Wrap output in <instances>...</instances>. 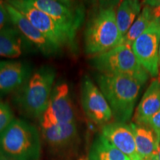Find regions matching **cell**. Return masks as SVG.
Instances as JSON below:
<instances>
[{
	"label": "cell",
	"mask_w": 160,
	"mask_h": 160,
	"mask_svg": "<svg viewBox=\"0 0 160 160\" xmlns=\"http://www.w3.org/2000/svg\"><path fill=\"white\" fill-rule=\"evenodd\" d=\"M145 80L128 76H111L99 73L97 86L111 108L113 121L127 123L134 109Z\"/></svg>",
	"instance_id": "cell-2"
},
{
	"label": "cell",
	"mask_w": 160,
	"mask_h": 160,
	"mask_svg": "<svg viewBox=\"0 0 160 160\" xmlns=\"http://www.w3.org/2000/svg\"><path fill=\"white\" fill-rule=\"evenodd\" d=\"M42 137L51 149L63 151L75 145L79 139L77 123L56 124L41 127Z\"/></svg>",
	"instance_id": "cell-14"
},
{
	"label": "cell",
	"mask_w": 160,
	"mask_h": 160,
	"mask_svg": "<svg viewBox=\"0 0 160 160\" xmlns=\"http://www.w3.org/2000/svg\"><path fill=\"white\" fill-rule=\"evenodd\" d=\"M81 103L86 117L97 125L103 126L113 119L105 97L88 76H85L82 80Z\"/></svg>",
	"instance_id": "cell-10"
},
{
	"label": "cell",
	"mask_w": 160,
	"mask_h": 160,
	"mask_svg": "<svg viewBox=\"0 0 160 160\" xmlns=\"http://www.w3.org/2000/svg\"><path fill=\"white\" fill-rule=\"evenodd\" d=\"M56 72L51 66L42 65L15 92L14 103L26 117L38 119L42 116L48 105L55 85Z\"/></svg>",
	"instance_id": "cell-3"
},
{
	"label": "cell",
	"mask_w": 160,
	"mask_h": 160,
	"mask_svg": "<svg viewBox=\"0 0 160 160\" xmlns=\"http://www.w3.org/2000/svg\"><path fill=\"white\" fill-rule=\"evenodd\" d=\"M159 41L160 22L153 20L131 45L132 51L140 65L153 78L157 77L160 71L158 56Z\"/></svg>",
	"instance_id": "cell-9"
},
{
	"label": "cell",
	"mask_w": 160,
	"mask_h": 160,
	"mask_svg": "<svg viewBox=\"0 0 160 160\" xmlns=\"http://www.w3.org/2000/svg\"><path fill=\"white\" fill-rule=\"evenodd\" d=\"M118 2H101L90 13L84 31L86 54L94 57L122 45L116 11Z\"/></svg>",
	"instance_id": "cell-1"
},
{
	"label": "cell",
	"mask_w": 160,
	"mask_h": 160,
	"mask_svg": "<svg viewBox=\"0 0 160 160\" xmlns=\"http://www.w3.org/2000/svg\"><path fill=\"white\" fill-rule=\"evenodd\" d=\"M88 160H131L122 153L102 135L94 139L90 148Z\"/></svg>",
	"instance_id": "cell-19"
},
{
	"label": "cell",
	"mask_w": 160,
	"mask_h": 160,
	"mask_svg": "<svg viewBox=\"0 0 160 160\" xmlns=\"http://www.w3.org/2000/svg\"><path fill=\"white\" fill-rule=\"evenodd\" d=\"M12 25L33 47L45 56L57 54L60 50L32 25L31 22L19 11L6 2Z\"/></svg>",
	"instance_id": "cell-11"
},
{
	"label": "cell",
	"mask_w": 160,
	"mask_h": 160,
	"mask_svg": "<svg viewBox=\"0 0 160 160\" xmlns=\"http://www.w3.org/2000/svg\"><path fill=\"white\" fill-rule=\"evenodd\" d=\"M79 160H85V159H79Z\"/></svg>",
	"instance_id": "cell-29"
},
{
	"label": "cell",
	"mask_w": 160,
	"mask_h": 160,
	"mask_svg": "<svg viewBox=\"0 0 160 160\" xmlns=\"http://www.w3.org/2000/svg\"><path fill=\"white\" fill-rule=\"evenodd\" d=\"M157 155H158V158H159V160H160V141H159V145H158V149H157Z\"/></svg>",
	"instance_id": "cell-27"
},
{
	"label": "cell",
	"mask_w": 160,
	"mask_h": 160,
	"mask_svg": "<svg viewBox=\"0 0 160 160\" xmlns=\"http://www.w3.org/2000/svg\"><path fill=\"white\" fill-rule=\"evenodd\" d=\"M147 125H149L156 132L160 140V110L150 119Z\"/></svg>",
	"instance_id": "cell-24"
},
{
	"label": "cell",
	"mask_w": 160,
	"mask_h": 160,
	"mask_svg": "<svg viewBox=\"0 0 160 160\" xmlns=\"http://www.w3.org/2000/svg\"><path fill=\"white\" fill-rule=\"evenodd\" d=\"M41 135L35 126L15 118L0 133V154L13 160H39Z\"/></svg>",
	"instance_id": "cell-4"
},
{
	"label": "cell",
	"mask_w": 160,
	"mask_h": 160,
	"mask_svg": "<svg viewBox=\"0 0 160 160\" xmlns=\"http://www.w3.org/2000/svg\"><path fill=\"white\" fill-rule=\"evenodd\" d=\"M135 138L137 153L142 160H148L157 153L159 141L157 134L148 125L131 123Z\"/></svg>",
	"instance_id": "cell-17"
},
{
	"label": "cell",
	"mask_w": 160,
	"mask_h": 160,
	"mask_svg": "<svg viewBox=\"0 0 160 160\" xmlns=\"http://www.w3.org/2000/svg\"><path fill=\"white\" fill-rule=\"evenodd\" d=\"M7 2L25 16L36 28L59 50L76 47L54 20L45 12L31 5L28 0H11Z\"/></svg>",
	"instance_id": "cell-7"
},
{
	"label": "cell",
	"mask_w": 160,
	"mask_h": 160,
	"mask_svg": "<svg viewBox=\"0 0 160 160\" xmlns=\"http://www.w3.org/2000/svg\"><path fill=\"white\" fill-rule=\"evenodd\" d=\"M101 134L131 160H142L137 153L131 123L111 122L102 126Z\"/></svg>",
	"instance_id": "cell-12"
},
{
	"label": "cell",
	"mask_w": 160,
	"mask_h": 160,
	"mask_svg": "<svg viewBox=\"0 0 160 160\" xmlns=\"http://www.w3.org/2000/svg\"><path fill=\"white\" fill-rule=\"evenodd\" d=\"M14 119L13 112L8 104L0 101V133Z\"/></svg>",
	"instance_id": "cell-21"
},
{
	"label": "cell",
	"mask_w": 160,
	"mask_h": 160,
	"mask_svg": "<svg viewBox=\"0 0 160 160\" xmlns=\"http://www.w3.org/2000/svg\"><path fill=\"white\" fill-rule=\"evenodd\" d=\"M160 110V79H153L144 93L133 114L134 123L147 125Z\"/></svg>",
	"instance_id": "cell-15"
},
{
	"label": "cell",
	"mask_w": 160,
	"mask_h": 160,
	"mask_svg": "<svg viewBox=\"0 0 160 160\" xmlns=\"http://www.w3.org/2000/svg\"><path fill=\"white\" fill-rule=\"evenodd\" d=\"M31 45L13 25L0 31V57L18 58L28 51Z\"/></svg>",
	"instance_id": "cell-16"
},
{
	"label": "cell",
	"mask_w": 160,
	"mask_h": 160,
	"mask_svg": "<svg viewBox=\"0 0 160 160\" xmlns=\"http://www.w3.org/2000/svg\"><path fill=\"white\" fill-rule=\"evenodd\" d=\"M158 56H159V70H160V41H159V53H158Z\"/></svg>",
	"instance_id": "cell-28"
},
{
	"label": "cell",
	"mask_w": 160,
	"mask_h": 160,
	"mask_svg": "<svg viewBox=\"0 0 160 160\" xmlns=\"http://www.w3.org/2000/svg\"><path fill=\"white\" fill-rule=\"evenodd\" d=\"M153 21L151 8L148 5H145L142 9L141 13L135 20L128 31L122 39V45L131 46L138 37H140L149 27Z\"/></svg>",
	"instance_id": "cell-20"
},
{
	"label": "cell",
	"mask_w": 160,
	"mask_h": 160,
	"mask_svg": "<svg viewBox=\"0 0 160 160\" xmlns=\"http://www.w3.org/2000/svg\"><path fill=\"white\" fill-rule=\"evenodd\" d=\"M142 4L150 7L153 20L160 22V0H147Z\"/></svg>",
	"instance_id": "cell-23"
},
{
	"label": "cell",
	"mask_w": 160,
	"mask_h": 160,
	"mask_svg": "<svg viewBox=\"0 0 160 160\" xmlns=\"http://www.w3.org/2000/svg\"><path fill=\"white\" fill-rule=\"evenodd\" d=\"M39 121L40 128L76 122L75 110L69 86L65 82L54 85L47 108Z\"/></svg>",
	"instance_id": "cell-8"
},
{
	"label": "cell",
	"mask_w": 160,
	"mask_h": 160,
	"mask_svg": "<svg viewBox=\"0 0 160 160\" xmlns=\"http://www.w3.org/2000/svg\"><path fill=\"white\" fill-rule=\"evenodd\" d=\"M92 66L101 74L128 76L148 81L150 75L140 65L131 46L119 45L92 57Z\"/></svg>",
	"instance_id": "cell-5"
},
{
	"label": "cell",
	"mask_w": 160,
	"mask_h": 160,
	"mask_svg": "<svg viewBox=\"0 0 160 160\" xmlns=\"http://www.w3.org/2000/svg\"><path fill=\"white\" fill-rule=\"evenodd\" d=\"M142 5V3L137 0H124L118 5L116 18L122 39L141 13Z\"/></svg>",
	"instance_id": "cell-18"
},
{
	"label": "cell",
	"mask_w": 160,
	"mask_h": 160,
	"mask_svg": "<svg viewBox=\"0 0 160 160\" xmlns=\"http://www.w3.org/2000/svg\"><path fill=\"white\" fill-rule=\"evenodd\" d=\"M12 25L6 2L0 1V31Z\"/></svg>",
	"instance_id": "cell-22"
},
{
	"label": "cell",
	"mask_w": 160,
	"mask_h": 160,
	"mask_svg": "<svg viewBox=\"0 0 160 160\" xmlns=\"http://www.w3.org/2000/svg\"><path fill=\"white\" fill-rule=\"evenodd\" d=\"M0 160H13V159H9V158L5 157V156L0 154Z\"/></svg>",
	"instance_id": "cell-26"
},
{
	"label": "cell",
	"mask_w": 160,
	"mask_h": 160,
	"mask_svg": "<svg viewBox=\"0 0 160 160\" xmlns=\"http://www.w3.org/2000/svg\"><path fill=\"white\" fill-rule=\"evenodd\" d=\"M148 160H159V158H158V155H157V153H153V154L152 155Z\"/></svg>",
	"instance_id": "cell-25"
},
{
	"label": "cell",
	"mask_w": 160,
	"mask_h": 160,
	"mask_svg": "<svg viewBox=\"0 0 160 160\" xmlns=\"http://www.w3.org/2000/svg\"><path fill=\"white\" fill-rule=\"evenodd\" d=\"M33 73L28 63L14 60L0 61V95L16 92Z\"/></svg>",
	"instance_id": "cell-13"
},
{
	"label": "cell",
	"mask_w": 160,
	"mask_h": 160,
	"mask_svg": "<svg viewBox=\"0 0 160 160\" xmlns=\"http://www.w3.org/2000/svg\"><path fill=\"white\" fill-rule=\"evenodd\" d=\"M37 8L45 12L63 30L76 46L78 31L85 17L82 4L65 0H28Z\"/></svg>",
	"instance_id": "cell-6"
}]
</instances>
